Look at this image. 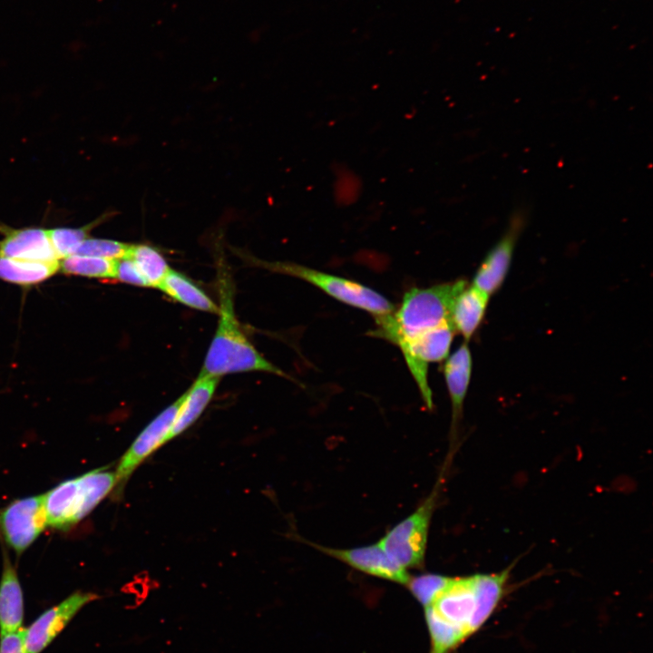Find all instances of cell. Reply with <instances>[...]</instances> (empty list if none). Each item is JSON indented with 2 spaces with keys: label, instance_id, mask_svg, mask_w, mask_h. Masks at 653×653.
Masks as SVG:
<instances>
[{
  "label": "cell",
  "instance_id": "obj_1",
  "mask_svg": "<svg viewBox=\"0 0 653 653\" xmlns=\"http://www.w3.org/2000/svg\"><path fill=\"white\" fill-rule=\"evenodd\" d=\"M512 569L449 578L424 607L429 653H452L488 621L506 593Z\"/></svg>",
  "mask_w": 653,
  "mask_h": 653
},
{
  "label": "cell",
  "instance_id": "obj_2",
  "mask_svg": "<svg viewBox=\"0 0 653 653\" xmlns=\"http://www.w3.org/2000/svg\"><path fill=\"white\" fill-rule=\"evenodd\" d=\"M467 282L412 288L405 292L400 307L390 315L375 319L376 328L371 336L382 337L399 346L443 323L451 320L453 302Z\"/></svg>",
  "mask_w": 653,
  "mask_h": 653
},
{
  "label": "cell",
  "instance_id": "obj_3",
  "mask_svg": "<svg viewBox=\"0 0 653 653\" xmlns=\"http://www.w3.org/2000/svg\"><path fill=\"white\" fill-rule=\"evenodd\" d=\"M219 321L200 374L223 375L259 371L288 377L267 360L241 330L234 312L232 290L225 279L219 281Z\"/></svg>",
  "mask_w": 653,
  "mask_h": 653
},
{
  "label": "cell",
  "instance_id": "obj_4",
  "mask_svg": "<svg viewBox=\"0 0 653 653\" xmlns=\"http://www.w3.org/2000/svg\"><path fill=\"white\" fill-rule=\"evenodd\" d=\"M107 468L65 480L44 493L47 526L63 531L71 529L112 492L115 474Z\"/></svg>",
  "mask_w": 653,
  "mask_h": 653
},
{
  "label": "cell",
  "instance_id": "obj_5",
  "mask_svg": "<svg viewBox=\"0 0 653 653\" xmlns=\"http://www.w3.org/2000/svg\"><path fill=\"white\" fill-rule=\"evenodd\" d=\"M250 261L270 271L303 279L335 299L372 314L375 319L395 312V306L385 297L350 279L295 263L268 262L256 258Z\"/></svg>",
  "mask_w": 653,
  "mask_h": 653
},
{
  "label": "cell",
  "instance_id": "obj_6",
  "mask_svg": "<svg viewBox=\"0 0 653 653\" xmlns=\"http://www.w3.org/2000/svg\"><path fill=\"white\" fill-rule=\"evenodd\" d=\"M440 481L429 497L378 542L386 555L405 570L419 568L424 563L428 529L437 502Z\"/></svg>",
  "mask_w": 653,
  "mask_h": 653
},
{
  "label": "cell",
  "instance_id": "obj_7",
  "mask_svg": "<svg viewBox=\"0 0 653 653\" xmlns=\"http://www.w3.org/2000/svg\"><path fill=\"white\" fill-rule=\"evenodd\" d=\"M455 332L452 321L448 320L398 346L429 409L434 403L428 385V364L446 358Z\"/></svg>",
  "mask_w": 653,
  "mask_h": 653
},
{
  "label": "cell",
  "instance_id": "obj_8",
  "mask_svg": "<svg viewBox=\"0 0 653 653\" xmlns=\"http://www.w3.org/2000/svg\"><path fill=\"white\" fill-rule=\"evenodd\" d=\"M46 526L44 493L16 499L0 510V535L17 555L27 550Z\"/></svg>",
  "mask_w": 653,
  "mask_h": 653
},
{
  "label": "cell",
  "instance_id": "obj_9",
  "mask_svg": "<svg viewBox=\"0 0 653 653\" xmlns=\"http://www.w3.org/2000/svg\"><path fill=\"white\" fill-rule=\"evenodd\" d=\"M183 395L161 412L135 438L128 450L121 457L115 474V484L112 492V498L122 497L124 487L141 463L153 452L167 443V437L177 415Z\"/></svg>",
  "mask_w": 653,
  "mask_h": 653
},
{
  "label": "cell",
  "instance_id": "obj_10",
  "mask_svg": "<svg viewBox=\"0 0 653 653\" xmlns=\"http://www.w3.org/2000/svg\"><path fill=\"white\" fill-rule=\"evenodd\" d=\"M99 598L93 592L77 590L44 610L27 629H24L27 652L41 653L44 650L84 606Z\"/></svg>",
  "mask_w": 653,
  "mask_h": 653
},
{
  "label": "cell",
  "instance_id": "obj_11",
  "mask_svg": "<svg viewBox=\"0 0 653 653\" xmlns=\"http://www.w3.org/2000/svg\"><path fill=\"white\" fill-rule=\"evenodd\" d=\"M525 222L524 210H516L510 218L505 233L480 265L473 286L489 296L501 287L508 273L516 241Z\"/></svg>",
  "mask_w": 653,
  "mask_h": 653
},
{
  "label": "cell",
  "instance_id": "obj_12",
  "mask_svg": "<svg viewBox=\"0 0 653 653\" xmlns=\"http://www.w3.org/2000/svg\"><path fill=\"white\" fill-rule=\"evenodd\" d=\"M308 543L321 552L375 577L403 585H406L411 577L405 569L386 555L378 543L352 549H336Z\"/></svg>",
  "mask_w": 653,
  "mask_h": 653
},
{
  "label": "cell",
  "instance_id": "obj_13",
  "mask_svg": "<svg viewBox=\"0 0 653 653\" xmlns=\"http://www.w3.org/2000/svg\"><path fill=\"white\" fill-rule=\"evenodd\" d=\"M0 232L5 235L0 240L2 256L43 262L59 260L44 229H11L0 225Z\"/></svg>",
  "mask_w": 653,
  "mask_h": 653
},
{
  "label": "cell",
  "instance_id": "obj_14",
  "mask_svg": "<svg viewBox=\"0 0 653 653\" xmlns=\"http://www.w3.org/2000/svg\"><path fill=\"white\" fill-rule=\"evenodd\" d=\"M0 577V633L19 630L24 623V594L16 569L3 547Z\"/></svg>",
  "mask_w": 653,
  "mask_h": 653
},
{
  "label": "cell",
  "instance_id": "obj_15",
  "mask_svg": "<svg viewBox=\"0 0 653 653\" xmlns=\"http://www.w3.org/2000/svg\"><path fill=\"white\" fill-rule=\"evenodd\" d=\"M219 377L200 374L183 394V399L167 437V443L190 427L210 402Z\"/></svg>",
  "mask_w": 653,
  "mask_h": 653
},
{
  "label": "cell",
  "instance_id": "obj_16",
  "mask_svg": "<svg viewBox=\"0 0 653 653\" xmlns=\"http://www.w3.org/2000/svg\"><path fill=\"white\" fill-rule=\"evenodd\" d=\"M443 373L452 403V437L453 438L462 415L472 373V356L467 342L463 343L447 359Z\"/></svg>",
  "mask_w": 653,
  "mask_h": 653
},
{
  "label": "cell",
  "instance_id": "obj_17",
  "mask_svg": "<svg viewBox=\"0 0 653 653\" xmlns=\"http://www.w3.org/2000/svg\"><path fill=\"white\" fill-rule=\"evenodd\" d=\"M488 299L489 295L474 286H467L456 297L451 311V321L455 331L461 333L466 342L483 318Z\"/></svg>",
  "mask_w": 653,
  "mask_h": 653
},
{
  "label": "cell",
  "instance_id": "obj_18",
  "mask_svg": "<svg viewBox=\"0 0 653 653\" xmlns=\"http://www.w3.org/2000/svg\"><path fill=\"white\" fill-rule=\"evenodd\" d=\"M169 297L189 307L218 314L219 306L183 274L170 269L157 287Z\"/></svg>",
  "mask_w": 653,
  "mask_h": 653
},
{
  "label": "cell",
  "instance_id": "obj_19",
  "mask_svg": "<svg viewBox=\"0 0 653 653\" xmlns=\"http://www.w3.org/2000/svg\"><path fill=\"white\" fill-rule=\"evenodd\" d=\"M59 270V260L43 262L0 255V279L23 287L39 284Z\"/></svg>",
  "mask_w": 653,
  "mask_h": 653
},
{
  "label": "cell",
  "instance_id": "obj_20",
  "mask_svg": "<svg viewBox=\"0 0 653 653\" xmlns=\"http://www.w3.org/2000/svg\"><path fill=\"white\" fill-rule=\"evenodd\" d=\"M114 260L72 254L59 260V269L67 275L94 278H114Z\"/></svg>",
  "mask_w": 653,
  "mask_h": 653
},
{
  "label": "cell",
  "instance_id": "obj_21",
  "mask_svg": "<svg viewBox=\"0 0 653 653\" xmlns=\"http://www.w3.org/2000/svg\"><path fill=\"white\" fill-rule=\"evenodd\" d=\"M128 257L134 261L149 287L157 288L171 269L163 256L149 245H132Z\"/></svg>",
  "mask_w": 653,
  "mask_h": 653
},
{
  "label": "cell",
  "instance_id": "obj_22",
  "mask_svg": "<svg viewBox=\"0 0 653 653\" xmlns=\"http://www.w3.org/2000/svg\"><path fill=\"white\" fill-rule=\"evenodd\" d=\"M110 217L107 213L97 218L95 220L80 228H54L46 229L58 259L63 258L74 253L78 246L87 238L90 232Z\"/></svg>",
  "mask_w": 653,
  "mask_h": 653
},
{
  "label": "cell",
  "instance_id": "obj_23",
  "mask_svg": "<svg viewBox=\"0 0 653 653\" xmlns=\"http://www.w3.org/2000/svg\"><path fill=\"white\" fill-rule=\"evenodd\" d=\"M132 245L112 239L87 238L73 254L118 259L128 256Z\"/></svg>",
  "mask_w": 653,
  "mask_h": 653
},
{
  "label": "cell",
  "instance_id": "obj_24",
  "mask_svg": "<svg viewBox=\"0 0 653 653\" xmlns=\"http://www.w3.org/2000/svg\"><path fill=\"white\" fill-rule=\"evenodd\" d=\"M449 578L450 577L434 573L422 574L413 578L410 577L405 586L416 600L424 608L445 586Z\"/></svg>",
  "mask_w": 653,
  "mask_h": 653
},
{
  "label": "cell",
  "instance_id": "obj_25",
  "mask_svg": "<svg viewBox=\"0 0 653 653\" xmlns=\"http://www.w3.org/2000/svg\"><path fill=\"white\" fill-rule=\"evenodd\" d=\"M114 278L131 285L149 287L134 261L128 256L114 260Z\"/></svg>",
  "mask_w": 653,
  "mask_h": 653
},
{
  "label": "cell",
  "instance_id": "obj_26",
  "mask_svg": "<svg viewBox=\"0 0 653 653\" xmlns=\"http://www.w3.org/2000/svg\"><path fill=\"white\" fill-rule=\"evenodd\" d=\"M0 653H28L24 629L0 633Z\"/></svg>",
  "mask_w": 653,
  "mask_h": 653
}]
</instances>
